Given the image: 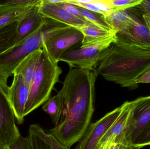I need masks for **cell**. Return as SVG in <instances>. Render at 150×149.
Returning <instances> with one entry per match:
<instances>
[{
	"instance_id": "5",
	"label": "cell",
	"mask_w": 150,
	"mask_h": 149,
	"mask_svg": "<svg viewBox=\"0 0 150 149\" xmlns=\"http://www.w3.org/2000/svg\"><path fill=\"white\" fill-rule=\"evenodd\" d=\"M116 34L78 49L67 51L61 57L59 61L66 62L70 69H96L101 54L116 41Z\"/></svg>"
},
{
	"instance_id": "29",
	"label": "cell",
	"mask_w": 150,
	"mask_h": 149,
	"mask_svg": "<svg viewBox=\"0 0 150 149\" xmlns=\"http://www.w3.org/2000/svg\"><path fill=\"white\" fill-rule=\"evenodd\" d=\"M8 148V149H31L28 136L24 137L20 135Z\"/></svg>"
},
{
	"instance_id": "31",
	"label": "cell",
	"mask_w": 150,
	"mask_h": 149,
	"mask_svg": "<svg viewBox=\"0 0 150 149\" xmlns=\"http://www.w3.org/2000/svg\"><path fill=\"white\" fill-rule=\"evenodd\" d=\"M136 83H150V68L137 80Z\"/></svg>"
},
{
	"instance_id": "19",
	"label": "cell",
	"mask_w": 150,
	"mask_h": 149,
	"mask_svg": "<svg viewBox=\"0 0 150 149\" xmlns=\"http://www.w3.org/2000/svg\"><path fill=\"white\" fill-rule=\"evenodd\" d=\"M32 7L15 4L0 5V28L16 21Z\"/></svg>"
},
{
	"instance_id": "15",
	"label": "cell",
	"mask_w": 150,
	"mask_h": 149,
	"mask_svg": "<svg viewBox=\"0 0 150 149\" xmlns=\"http://www.w3.org/2000/svg\"><path fill=\"white\" fill-rule=\"evenodd\" d=\"M42 52V49H38L25 57L15 68L13 75L17 74L21 76L30 86Z\"/></svg>"
},
{
	"instance_id": "25",
	"label": "cell",
	"mask_w": 150,
	"mask_h": 149,
	"mask_svg": "<svg viewBox=\"0 0 150 149\" xmlns=\"http://www.w3.org/2000/svg\"><path fill=\"white\" fill-rule=\"evenodd\" d=\"M28 136L31 149H53L38 134L33 125L30 126Z\"/></svg>"
},
{
	"instance_id": "17",
	"label": "cell",
	"mask_w": 150,
	"mask_h": 149,
	"mask_svg": "<svg viewBox=\"0 0 150 149\" xmlns=\"http://www.w3.org/2000/svg\"><path fill=\"white\" fill-rule=\"evenodd\" d=\"M79 31L83 35L81 46H85L117 34L116 31L105 30L89 22H85Z\"/></svg>"
},
{
	"instance_id": "35",
	"label": "cell",
	"mask_w": 150,
	"mask_h": 149,
	"mask_svg": "<svg viewBox=\"0 0 150 149\" xmlns=\"http://www.w3.org/2000/svg\"><path fill=\"white\" fill-rule=\"evenodd\" d=\"M0 149H8V147L0 145Z\"/></svg>"
},
{
	"instance_id": "9",
	"label": "cell",
	"mask_w": 150,
	"mask_h": 149,
	"mask_svg": "<svg viewBox=\"0 0 150 149\" xmlns=\"http://www.w3.org/2000/svg\"><path fill=\"white\" fill-rule=\"evenodd\" d=\"M121 106L107 113L94 123H91L75 149H95L99 142L107 133L120 115Z\"/></svg>"
},
{
	"instance_id": "20",
	"label": "cell",
	"mask_w": 150,
	"mask_h": 149,
	"mask_svg": "<svg viewBox=\"0 0 150 149\" xmlns=\"http://www.w3.org/2000/svg\"><path fill=\"white\" fill-rule=\"evenodd\" d=\"M67 2L72 3L76 6L86 9L91 11H94L107 16L112 11L109 7L106 5L104 0H89V1H80V0H66Z\"/></svg>"
},
{
	"instance_id": "4",
	"label": "cell",
	"mask_w": 150,
	"mask_h": 149,
	"mask_svg": "<svg viewBox=\"0 0 150 149\" xmlns=\"http://www.w3.org/2000/svg\"><path fill=\"white\" fill-rule=\"evenodd\" d=\"M58 64L53 62L43 50L30 87L24 115H28L50 99L53 88L62 73Z\"/></svg>"
},
{
	"instance_id": "30",
	"label": "cell",
	"mask_w": 150,
	"mask_h": 149,
	"mask_svg": "<svg viewBox=\"0 0 150 149\" xmlns=\"http://www.w3.org/2000/svg\"><path fill=\"white\" fill-rule=\"evenodd\" d=\"M134 7L143 15L150 17V0L142 1L139 4Z\"/></svg>"
},
{
	"instance_id": "16",
	"label": "cell",
	"mask_w": 150,
	"mask_h": 149,
	"mask_svg": "<svg viewBox=\"0 0 150 149\" xmlns=\"http://www.w3.org/2000/svg\"><path fill=\"white\" fill-rule=\"evenodd\" d=\"M107 22L117 33L131 25L136 18V13L133 7L123 10L115 11L105 17Z\"/></svg>"
},
{
	"instance_id": "33",
	"label": "cell",
	"mask_w": 150,
	"mask_h": 149,
	"mask_svg": "<svg viewBox=\"0 0 150 149\" xmlns=\"http://www.w3.org/2000/svg\"><path fill=\"white\" fill-rule=\"evenodd\" d=\"M115 144H108L103 146H97V149H114Z\"/></svg>"
},
{
	"instance_id": "10",
	"label": "cell",
	"mask_w": 150,
	"mask_h": 149,
	"mask_svg": "<svg viewBox=\"0 0 150 149\" xmlns=\"http://www.w3.org/2000/svg\"><path fill=\"white\" fill-rule=\"evenodd\" d=\"M83 38V34L79 30L70 27L47 40L42 49L53 62L58 64L61 57L71 46L81 42Z\"/></svg>"
},
{
	"instance_id": "8",
	"label": "cell",
	"mask_w": 150,
	"mask_h": 149,
	"mask_svg": "<svg viewBox=\"0 0 150 149\" xmlns=\"http://www.w3.org/2000/svg\"><path fill=\"white\" fill-rule=\"evenodd\" d=\"M135 21L125 29L116 34V42L127 46L150 51V34L143 15L134 7Z\"/></svg>"
},
{
	"instance_id": "14",
	"label": "cell",
	"mask_w": 150,
	"mask_h": 149,
	"mask_svg": "<svg viewBox=\"0 0 150 149\" xmlns=\"http://www.w3.org/2000/svg\"><path fill=\"white\" fill-rule=\"evenodd\" d=\"M122 111L119 117L97 146L116 144L124 131L131 109V101H127L121 106Z\"/></svg>"
},
{
	"instance_id": "34",
	"label": "cell",
	"mask_w": 150,
	"mask_h": 149,
	"mask_svg": "<svg viewBox=\"0 0 150 149\" xmlns=\"http://www.w3.org/2000/svg\"><path fill=\"white\" fill-rule=\"evenodd\" d=\"M143 17L150 34V17L146 16H143Z\"/></svg>"
},
{
	"instance_id": "2",
	"label": "cell",
	"mask_w": 150,
	"mask_h": 149,
	"mask_svg": "<svg viewBox=\"0 0 150 149\" xmlns=\"http://www.w3.org/2000/svg\"><path fill=\"white\" fill-rule=\"evenodd\" d=\"M150 68V51L115 41L101 54L96 68L105 79L121 86L137 88L136 81Z\"/></svg>"
},
{
	"instance_id": "23",
	"label": "cell",
	"mask_w": 150,
	"mask_h": 149,
	"mask_svg": "<svg viewBox=\"0 0 150 149\" xmlns=\"http://www.w3.org/2000/svg\"><path fill=\"white\" fill-rule=\"evenodd\" d=\"M38 134L53 149H70L61 144L51 133H47L38 124L33 125Z\"/></svg>"
},
{
	"instance_id": "32",
	"label": "cell",
	"mask_w": 150,
	"mask_h": 149,
	"mask_svg": "<svg viewBox=\"0 0 150 149\" xmlns=\"http://www.w3.org/2000/svg\"><path fill=\"white\" fill-rule=\"evenodd\" d=\"M114 149H135L131 146L123 145L121 144H116L115 146Z\"/></svg>"
},
{
	"instance_id": "13",
	"label": "cell",
	"mask_w": 150,
	"mask_h": 149,
	"mask_svg": "<svg viewBox=\"0 0 150 149\" xmlns=\"http://www.w3.org/2000/svg\"><path fill=\"white\" fill-rule=\"evenodd\" d=\"M39 11L44 17L64 24L79 30L85 23L57 4L42 3L39 6Z\"/></svg>"
},
{
	"instance_id": "21",
	"label": "cell",
	"mask_w": 150,
	"mask_h": 149,
	"mask_svg": "<svg viewBox=\"0 0 150 149\" xmlns=\"http://www.w3.org/2000/svg\"><path fill=\"white\" fill-rule=\"evenodd\" d=\"M62 107V99L58 92L56 95L50 98L42 106V109L49 115L54 126L58 124Z\"/></svg>"
},
{
	"instance_id": "12",
	"label": "cell",
	"mask_w": 150,
	"mask_h": 149,
	"mask_svg": "<svg viewBox=\"0 0 150 149\" xmlns=\"http://www.w3.org/2000/svg\"><path fill=\"white\" fill-rule=\"evenodd\" d=\"M39 11V6H34L26 10L18 20L17 34L15 46L19 45L25 38L33 33L46 21Z\"/></svg>"
},
{
	"instance_id": "27",
	"label": "cell",
	"mask_w": 150,
	"mask_h": 149,
	"mask_svg": "<svg viewBox=\"0 0 150 149\" xmlns=\"http://www.w3.org/2000/svg\"><path fill=\"white\" fill-rule=\"evenodd\" d=\"M42 0H0V5L15 4L28 7L40 6Z\"/></svg>"
},
{
	"instance_id": "28",
	"label": "cell",
	"mask_w": 150,
	"mask_h": 149,
	"mask_svg": "<svg viewBox=\"0 0 150 149\" xmlns=\"http://www.w3.org/2000/svg\"><path fill=\"white\" fill-rule=\"evenodd\" d=\"M58 5L61 7L65 10L69 12L71 15L77 17L78 19L83 21L85 22H87L88 21H86L83 17L82 15L79 10L78 9L76 5L69 3L67 2L66 0H65L63 2L57 3Z\"/></svg>"
},
{
	"instance_id": "7",
	"label": "cell",
	"mask_w": 150,
	"mask_h": 149,
	"mask_svg": "<svg viewBox=\"0 0 150 149\" xmlns=\"http://www.w3.org/2000/svg\"><path fill=\"white\" fill-rule=\"evenodd\" d=\"M131 104L126 128L116 144L130 146L131 143L150 123V95L137 98L131 101Z\"/></svg>"
},
{
	"instance_id": "1",
	"label": "cell",
	"mask_w": 150,
	"mask_h": 149,
	"mask_svg": "<svg viewBox=\"0 0 150 149\" xmlns=\"http://www.w3.org/2000/svg\"><path fill=\"white\" fill-rule=\"evenodd\" d=\"M98 75L96 69H70L59 92L62 99L61 112L58 124L50 133L69 148L79 141L91 124Z\"/></svg>"
},
{
	"instance_id": "3",
	"label": "cell",
	"mask_w": 150,
	"mask_h": 149,
	"mask_svg": "<svg viewBox=\"0 0 150 149\" xmlns=\"http://www.w3.org/2000/svg\"><path fill=\"white\" fill-rule=\"evenodd\" d=\"M70 27L46 18L44 24L19 45L0 55V70L8 78L13 76L15 68L25 57L34 51L42 49L44 43L50 38Z\"/></svg>"
},
{
	"instance_id": "26",
	"label": "cell",
	"mask_w": 150,
	"mask_h": 149,
	"mask_svg": "<svg viewBox=\"0 0 150 149\" xmlns=\"http://www.w3.org/2000/svg\"><path fill=\"white\" fill-rule=\"evenodd\" d=\"M150 145V123L131 143L130 146L134 149H140Z\"/></svg>"
},
{
	"instance_id": "22",
	"label": "cell",
	"mask_w": 150,
	"mask_h": 149,
	"mask_svg": "<svg viewBox=\"0 0 150 149\" xmlns=\"http://www.w3.org/2000/svg\"><path fill=\"white\" fill-rule=\"evenodd\" d=\"M77 7L82 15L86 21L105 30L116 31L107 22L105 17L104 15L79 6Z\"/></svg>"
},
{
	"instance_id": "6",
	"label": "cell",
	"mask_w": 150,
	"mask_h": 149,
	"mask_svg": "<svg viewBox=\"0 0 150 149\" xmlns=\"http://www.w3.org/2000/svg\"><path fill=\"white\" fill-rule=\"evenodd\" d=\"M8 79L0 70V145L7 147L20 135L9 99Z\"/></svg>"
},
{
	"instance_id": "18",
	"label": "cell",
	"mask_w": 150,
	"mask_h": 149,
	"mask_svg": "<svg viewBox=\"0 0 150 149\" xmlns=\"http://www.w3.org/2000/svg\"><path fill=\"white\" fill-rule=\"evenodd\" d=\"M18 20L0 28V55L15 46L17 34Z\"/></svg>"
},
{
	"instance_id": "24",
	"label": "cell",
	"mask_w": 150,
	"mask_h": 149,
	"mask_svg": "<svg viewBox=\"0 0 150 149\" xmlns=\"http://www.w3.org/2000/svg\"><path fill=\"white\" fill-rule=\"evenodd\" d=\"M142 0H104L112 12L127 9L139 4Z\"/></svg>"
},
{
	"instance_id": "11",
	"label": "cell",
	"mask_w": 150,
	"mask_h": 149,
	"mask_svg": "<svg viewBox=\"0 0 150 149\" xmlns=\"http://www.w3.org/2000/svg\"><path fill=\"white\" fill-rule=\"evenodd\" d=\"M30 87L21 76L13 75L12 83L9 88V99L16 120L19 124L24 121L25 108L29 97Z\"/></svg>"
},
{
	"instance_id": "36",
	"label": "cell",
	"mask_w": 150,
	"mask_h": 149,
	"mask_svg": "<svg viewBox=\"0 0 150 149\" xmlns=\"http://www.w3.org/2000/svg\"><path fill=\"white\" fill-rule=\"evenodd\" d=\"M97 149V148H96V149Z\"/></svg>"
}]
</instances>
